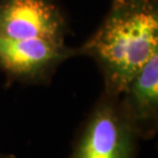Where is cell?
Masks as SVG:
<instances>
[{"label": "cell", "mask_w": 158, "mask_h": 158, "mask_svg": "<svg viewBox=\"0 0 158 158\" xmlns=\"http://www.w3.org/2000/svg\"><path fill=\"white\" fill-rule=\"evenodd\" d=\"M76 48L78 56L96 62L104 93L119 97L158 52V0L112 4L94 33Z\"/></svg>", "instance_id": "obj_1"}, {"label": "cell", "mask_w": 158, "mask_h": 158, "mask_svg": "<svg viewBox=\"0 0 158 158\" xmlns=\"http://www.w3.org/2000/svg\"><path fill=\"white\" fill-rule=\"evenodd\" d=\"M119 108L139 140L158 131V52L128 82L118 97Z\"/></svg>", "instance_id": "obj_5"}, {"label": "cell", "mask_w": 158, "mask_h": 158, "mask_svg": "<svg viewBox=\"0 0 158 158\" xmlns=\"http://www.w3.org/2000/svg\"><path fill=\"white\" fill-rule=\"evenodd\" d=\"M140 1V0H112V4L115 5H121V4H127V3Z\"/></svg>", "instance_id": "obj_6"}, {"label": "cell", "mask_w": 158, "mask_h": 158, "mask_svg": "<svg viewBox=\"0 0 158 158\" xmlns=\"http://www.w3.org/2000/svg\"><path fill=\"white\" fill-rule=\"evenodd\" d=\"M138 142L120 111L118 96L102 91L79 128L71 158H135Z\"/></svg>", "instance_id": "obj_2"}, {"label": "cell", "mask_w": 158, "mask_h": 158, "mask_svg": "<svg viewBox=\"0 0 158 158\" xmlns=\"http://www.w3.org/2000/svg\"><path fill=\"white\" fill-rule=\"evenodd\" d=\"M0 158H15L14 154H9V153H3L0 151Z\"/></svg>", "instance_id": "obj_7"}, {"label": "cell", "mask_w": 158, "mask_h": 158, "mask_svg": "<svg viewBox=\"0 0 158 158\" xmlns=\"http://www.w3.org/2000/svg\"><path fill=\"white\" fill-rule=\"evenodd\" d=\"M74 56L77 48L66 43L0 35V71L7 83L47 85L60 66Z\"/></svg>", "instance_id": "obj_3"}, {"label": "cell", "mask_w": 158, "mask_h": 158, "mask_svg": "<svg viewBox=\"0 0 158 158\" xmlns=\"http://www.w3.org/2000/svg\"><path fill=\"white\" fill-rule=\"evenodd\" d=\"M70 26L59 0H0V35L66 43Z\"/></svg>", "instance_id": "obj_4"}]
</instances>
